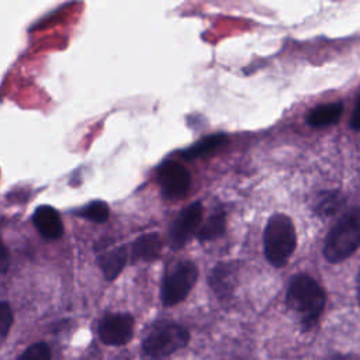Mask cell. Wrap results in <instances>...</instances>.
Wrapping results in <instances>:
<instances>
[{
    "mask_svg": "<svg viewBox=\"0 0 360 360\" xmlns=\"http://www.w3.org/2000/svg\"><path fill=\"white\" fill-rule=\"evenodd\" d=\"M7 266H8V253L6 248L0 243V274L6 271Z\"/></svg>",
    "mask_w": 360,
    "mask_h": 360,
    "instance_id": "21",
    "label": "cell"
},
{
    "mask_svg": "<svg viewBox=\"0 0 360 360\" xmlns=\"http://www.w3.org/2000/svg\"><path fill=\"white\" fill-rule=\"evenodd\" d=\"M188 330L174 322L160 321L150 326L145 335L142 350L150 360H160L183 349L188 343Z\"/></svg>",
    "mask_w": 360,
    "mask_h": 360,
    "instance_id": "4",
    "label": "cell"
},
{
    "mask_svg": "<svg viewBox=\"0 0 360 360\" xmlns=\"http://www.w3.org/2000/svg\"><path fill=\"white\" fill-rule=\"evenodd\" d=\"M350 127L356 131L360 129V96L357 98V103H356V107L353 110V114H352V118H350Z\"/></svg>",
    "mask_w": 360,
    "mask_h": 360,
    "instance_id": "20",
    "label": "cell"
},
{
    "mask_svg": "<svg viewBox=\"0 0 360 360\" xmlns=\"http://www.w3.org/2000/svg\"><path fill=\"white\" fill-rule=\"evenodd\" d=\"M226 142H228L226 135H224V134H214V135L202 138L201 141H198L194 145H191L188 149L180 152V156L183 159H187V160L197 159V158H201V156H205V155H210V153L218 150Z\"/></svg>",
    "mask_w": 360,
    "mask_h": 360,
    "instance_id": "13",
    "label": "cell"
},
{
    "mask_svg": "<svg viewBox=\"0 0 360 360\" xmlns=\"http://www.w3.org/2000/svg\"><path fill=\"white\" fill-rule=\"evenodd\" d=\"M80 217L89 219V221H93V222H97V224H103L108 219V215H110V208L108 205L104 202V201H91L89 202L84 208H82Z\"/></svg>",
    "mask_w": 360,
    "mask_h": 360,
    "instance_id": "17",
    "label": "cell"
},
{
    "mask_svg": "<svg viewBox=\"0 0 360 360\" xmlns=\"http://www.w3.org/2000/svg\"><path fill=\"white\" fill-rule=\"evenodd\" d=\"M356 291H357V300L360 304V271L357 273V278H356Z\"/></svg>",
    "mask_w": 360,
    "mask_h": 360,
    "instance_id": "22",
    "label": "cell"
},
{
    "mask_svg": "<svg viewBox=\"0 0 360 360\" xmlns=\"http://www.w3.org/2000/svg\"><path fill=\"white\" fill-rule=\"evenodd\" d=\"M32 221L45 239H58L63 232L59 212L51 205H39L34 212Z\"/></svg>",
    "mask_w": 360,
    "mask_h": 360,
    "instance_id": "9",
    "label": "cell"
},
{
    "mask_svg": "<svg viewBox=\"0 0 360 360\" xmlns=\"http://www.w3.org/2000/svg\"><path fill=\"white\" fill-rule=\"evenodd\" d=\"M158 181L167 200L183 198L190 188V173L176 160H166L158 169Z\"/></svg>",
    "mask_w": 360,
    "mask_h": 360,
    "instance_id": "7",
    "label": "cell"
},
{
    "mask_svg": "<svg viewBox=\"0 0 360 360\" xmlns=\"http://www.w3.org/2000/svg\"><path fill=\"white\" fill-rule=\"evenodd\" d=\"M198 277L197 266L190 260H181L176 263L163 277L162 283V302L166 307L181 302L191 288L194 287Z\"/></svg>",
    "mask_w": 360,
    "mask_h": 360,
    "instance_id": "5",
    "label": "cell"
},
{
    "mask_svg": "<svg viewBox=\"0 0 360 360\" xmlns=\"http://www.w3.org/2000/svg\"><path fill=\"white\" fill-rule=\"evenodd\" d=\"M325 301L323 288L311 276L297 274L290 280L285 302L305 328L316 323L323 311Z\"/></svg>",
    "mask_w": 360,
    "mask_h": 360,
    "instance_id": "1",
    "label": "cell"
},
{
    "mask_svg": "<svg viewBox=\"0 0 360 360\" xmlns=\"http://www.w3.org/2000/svg\"><path fill=\"white\" fill-rule=\"evenodd\" d=\"M343 112V104L342 103H329L315 107L309 111L307 117V122L314 128H322L332 125L339 121L340 115Z\"/></svg>",
    "mask_w": 360,
    "mask_h": 360,
    "instance_id": "11",
    "label": "cell"
},
{
    "mask_svg": "<svg viewBox=\"0 0 360 360\" xmlns=\"http://www.w3.org/2000/svg\"><path fill=\"white\" fill-rule=\"evenodd\" d=\"M97 332L108 346L125 345L134 335V318L129 314H108L100 321Z\"/></svg>",
    "mask_w": 360,
    "mask_h": 360,
    "instance_id": "8",
    "label": "cell"
},
{
    "mask_svg": "<svg viewBox=\"0 0 360 360\" xmlns=\"http://www.w3.org/2000/svg\"><path fill=\"white\" fill-rule=\"evenodd\" d=\"M264 256L274 267H283L297 246V235L292 221L284 214H273L263 232Z\"/></svg>",
    "mask_w": 360,
    "mask_h": 360,
    "instance_id": "3",
    "label": "cell"
},
{
    "mask_svg": "<svg viewBox=\"0 0 360 360\" xmlns=\"http://www.w3.org/2000/svg\"><path fill=\"white\" fill-rule=\"evenodd\" d=\"M225 232V212L215 211L204 225L200 226L197 238L200 240H211L221 236Z\"/></svg>",
    "mask_w": 360,
    "mask_h": 360,
    "instance_id": "16",
    "label": "cell"
},
{
    "mask_svg": "<svg viewBox=\"0 0 360 360\" xmlns=\"http://www.w3.org/2000/svg\"><path fill=\"white\" fill-rule=\"evenodd\" d=\"M236 281V270L231 263L217 264L210 276V284L219 298L228 297Z\"/></svg>",
    "mask_w": 360,
    "mask_h": 360,
    "instance_id": "10",
    "label": "cell"
},
{
    "mask_svg": "<svg viewBox=\"0 0 360 360\" xmlns=\"http://www.w3.org/2000/svg\"><path fill=\"white\" fill-rule=\"evenodd\" d=\"M202 212L204 210L200 201H194L181 210L169 231V240L172 249L183 248L190 240V238L198 232L201 226Z\"/></svg>",
    "mask_w": 360,
    "mask_h": 360,
    "instance_id": "6",
    "label": "cell"
},
{
    "mask_svg": "<svg viewBox=\"0 0 360 360\" xmlns=\"http://www.w3.org/2000/svg\"><path fill=\"white\" fill-rule=\"evenodd\" d=\"M345 204V197L339 191H322L314 201V212L319 217L336 214Z\"/></svg>",
    "mask_w": 360,
    "mask_h": 360,
    "instance_id": "14",
    "label": "cell"
},
{
    "mask_svg": "<svg viewBox=\"0 0 360 360\" xmlns=\"http://www.w3.org/2000/svg\"><path fill=\"white\" fill-rule=\"evenodd\" d=\"M160 250H162V239H160L159 233L150 232V233H145V235L139 236L134 242L132 255L135 259L152 262L159 257Z\"/></svg>",
    "mask_w": 360,
    "mask_h": 360,
    "instance_id": "12",
    "label": "cell"
},
{
    "mask_svg": "<svg viewBox=\"0 0 360 360\" xmlns=\"http://www.w3.org/2000/svg\"><path fill=\"white\" fill-rule=\"evenodd\" d=\"M125 263H127V250L122 246L115 248L114 250L105 253L100 259V266L103 269L104 276L108 280H114L121 273Z\"/></svg>",
    "mask_w": 360,
    "mask_h": 360,
    "instance_id": "15",
    "label": "cell"
},
{
    "mask_svg": "<svg viewBox=\"0 0 360 360\" xmlns=\"http://www.w3.org/2000/svg\"><path fill=\"white\" fill-rule=\"evenodd\" d=\"M17 360H51V349L45 342H37L28 346Z\"/></svg>",
    "mask_w": 360,
    "mask_h": 360,
    "instance_id": "18",
    "label": "cell"
},
{
    "mask_svg": "<svg viewBox=\"0 0 360 360\" xmlns=\"http://www.w3.org/2000/svg\"><path fill=\"white\" fill-rule=\"evenodd\" d=\"M13 325V311L6 301H0V346L8 336Z\"/></svg>",
    "mask_w": 360,
    "mask_h": 360,
    "instance_id": "19",
    "label": "cell"
},
{
    "mask_svg": "<svg viewBox=\"0 0 360 360\" xmlns=\"http://www.w3.org/2000/svg\"><path fill=\"white\" fill-rule=\"evenodd\" d=\"M360 248V207L343 214L328 232L323 256L330 263L346 260Z\"/></svg>",
    "mask_w": 360,
    "mask_h": 360,
    "instance_id": "2",
    "label": "cell"
}]
</instances>
